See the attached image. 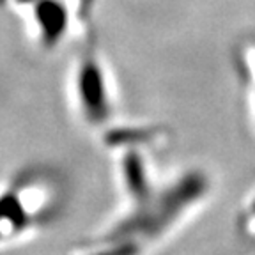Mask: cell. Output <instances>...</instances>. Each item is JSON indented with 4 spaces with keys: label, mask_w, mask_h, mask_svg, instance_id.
<instances>
[{
    "label": "cell",
    "mask_w": 255,
    "mask_h": 255,
    "mask_svg": "<svg viewBox=\"0 0 255 255\" xmlns=\"http://www.w3.org/2000/svg\"><path fill=\"white\" fill-rule=\"evenodd\" d=\"M100 71L92 60H84L78 71V101L84 114L92 121L105 117V89Z\"/></svg>",
    "instance_id": "6da1fadb"
}]
</instances>
